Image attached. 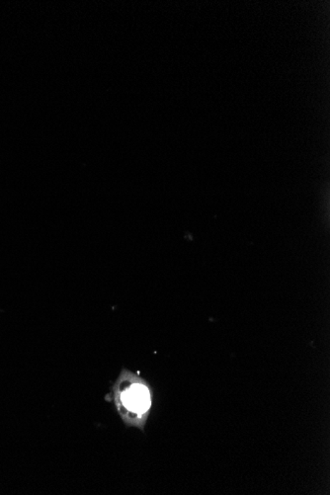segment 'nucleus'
I'll return each instance as SVG.
<instances>
[{
	"instance_id": "f257e3e1",
	"label": "nucleus",
	"mask_w": 330,
	"mask_h": 495,
	"mask_svg": "<svg viewBox=\"0 0 330 495\" xmlns=\"http://www.w3.org/2000/svg\"><path fill=\"white\" fill-rule=\"evenodd\" d=\"M122 401L128 410L136 413H143L150 406V393L147 387L136 385L122 394Z\"/></svg>"
}]
</instances>
